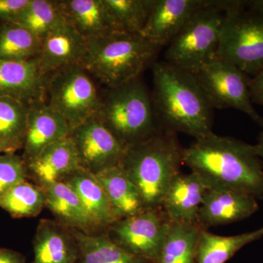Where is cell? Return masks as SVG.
I'll return each instance as SVG.
<instances>
[{
	"label": "cell",
	"mask_w": 263,
	"mask_h": 263,
	"mask_svg": "<svg viewBox=\"0 0 263 263\" xmlns=\"http://www.w3.org/2000/svg\"><path fill=\"white\" fill-rule=\"evenodd\" d=\"M183 162L209 188L263 198V166L254 145L212 132L183 148Z\"/></svg>",
	"instance_id": "6da1fadb"
},
{
	"label": "cell",
	"mask_w": 263,
	"mask_h": 263,
	"mask_svg": "<svg viewBox=\"0 0 263 263\" xmlns=\"http://www.w3.org/2000/svg\"><path fill=\"white\" fill-rule=\"evenodd\" d=\"M152 75V103L161 129L195 139L212 133L213 108L195 75L165 61L154 64Z\"/></svg>",
	"instance_id": "7a4b0ae2"
},
{
	"label": "cell",
	"mask_w": 263,
	"mask_h": 263,
	"mask_svg": "<svg viewBox=\"0 0 263 263\" xmlns=\"http://www.w3.org/2000/svg\"><path fill=\"white\" fill-rule=\"evenodd\" d=\"M183 149L176 133L163 129L126 149L121 164L138 189L145 209L162 206L167 189L181 173Z\"/></svg>",
	"instance_id": "3957f363"
},
{
	"label": "cell",
	"mask_w": 263,
	"mask_h": 263,
	"mask_svg": "<svg viewBox=\"0 0 263 263\" xmlns=\"http://www.w3.org/2000/svg\"><path fill=\"white\" fill-rule=\"evenodd\" d=\"M160 48L141 34L115 32L87 39L80 65L108 89L116 88L139 78Z\"/></svg>",
	"instance_id": "277c9868"
},
{
	"label": "cell",
	"mask_w": 263,
	"mask_h": 263,
	"mask_svg": "<svg viewBox=\"0 0 263 263\" xmlns=\"http://www.w3.org/2000/svg\"><path fill=\"white\" fill-rule=\"evenodd\" d=\"M97 117L126 148L146 141L161 130L152 98L141 78L108 89Z\"/></svg>",
	"instance_id": "5b68a950"
},
{
	"label": "cell",
	"mask_w": 263,
	"mask_h": 263,
	"mask_svg": "<svg viewBox=\"0 0 263 263\" xmlns=\"http://www.w3.org/2000/svg\"><path fill=\"white\" fill-rule=\"evenodd\" d=\"M224 13L202 0V5L168 44L165 62L196 74L216 57Z\"/></svg>",
	"instance_id": "8992f818"
},
{
	"label": "cell",
	"mask_w": 263,
	"mask_h": 263,
	"mask_svg": "<svg viewBox=\"0 0 263 263\" xmlns=\"http://www.w3.org/2000/svg\"><path fill=\"white\" fill-rule=\"evenodd\" d=\"M216 57L247 75L263 67V15L249 12L243 1H230L224 12Z\"/></svg>",
	"instance_id": "52a82bcc"
},
{
	"label": "cell",
	"mask_w": 263,
	"mask_h": 263,
	"mask_svg": "<svg viewBox=\"0 0 263 263\" xmlns=\"http://www.w3.org/2000/svg\"><path fill=\"white\" fill-rule=\"evenodd\" d=\"M46 103L65 118L71 130L97 116L101 105L93 78L80 65L47 76Z\"/></svg>",
	"instance_id": "ba28073f"
},
{
	"label": "cell",
	"mask_w": 263,
	"mask_h": 263,
	"mask_svg": "<svg viewBox=\"0 0 263 263\" xmlns=\"http://www.w3.org/2000/svg\"><path fill=\"white\" fill-rule=\"evenodd\" d=\"M195 76L213 109H237L262 125L263 119L252 105L249 79L236 66L216 57Z\"/></svg>",
	"instance_id": "9c48e42d"
},
{
	"label": "cell",
	"mask_w": 263,
	"mask_h": 263,
	"mask_svg": "<svg viewBox=\"0 0 263 263\" xmlns=\"http://www.w3.org/2000/svg\"><path fill=\"white\" fill-rule=\"evenodd\" d=\"M170 223L162 208L146 209L138 215L119 219L110 228L114 241L127 252L152 263L160 255Z\"/></svg>",
	"instance_id": "30bf717a"
},
{
	"label": "cell",
	"mask_w": 263,
	"mask_h": 263,
	"mask_svg": "<svg viewBox=\"0 0 263 263\" xmlns=\"http://www.w3.org/2000/svg\"><path fill=\"white\" fill-rule=\"evenodd\" d=\"M69 137L81 167L94 174L122 163L127 149L97 116L72 129Z\"/></svg>",
	"instance_id": "8fae6325"
},
{
	"label": "cell",
	"mask_w": 263,
	"mask_h": 263,
	"mask_svg": "<svg viewBox=\"0 0 263 263\" xmlns=\"http://www.w3.org/2000/svg\"><path fill=\"white\" fill-rule=\"evenodd\" d=\"M257 200L235 190L209 188L199 211L197 223L206 229L243 220L258 210Z\"/></svg>",
	"instance_id": "7c38bea8"
},
{
	"label": "cell",
	"mask_w": 263,
	"mask_h": 263,
	"mask_svg": "<svg viewBox=\"0 0 263 263\" xmlns=\"http://www.w3.org/2000/svg\"><path fill=\"white\" fill-rule=\"evenodd\" d=\"M47 76L37 59L25 62L0 60V98L15 99L31 105L46 102Z\"/></svg>",
	"instance_id": "4fadbf2b"
},
{
	"label": "cell",
	"mask_w": 263,
	"mask_h": 263,
	"mask_svg": "<svg viewBox=\"0 0 263 263\" xmlns=\"http://www.w3.org/2000/svg\"><path fill=\"white\" fill-rule=\"evenodd\" d=\"M202 0H155L141 34L159 47L168 46Z\"/></svg>",
	"instance_id": "5bb4252c"
},
{
	"label": "cell",
	"mask_w": 263,
	"mask_h": 263,
	"mask_svg": "<svg viewBox=\"0 0 263 263\" xmlns=\"http://www.w3.org/2000/svg\"><path fill=\"white\" fill-rule=\"evenodd\" d=\"M71 128L65 118L46 102L29 106L22 158L28 160L55 142L70 136Z\"/></svg>",
	"instance_id": "9a60e30c"
},
{
	"label": "cell",
	"mask_w": 263,
	"mask_h": 263,
	"mask_svg": "<svg viewBox=\"0 0 263 263\" xmlns=\"http://www.w3.org/2000/svg\"><path fill=\"white\" fill-rule=\"evenodd\" d=\"M86 42V38L67 23L49 33L41 39L37 58L43 73L47 76L64 67L80 65Z\"/></svg>",
	"instance_id": "2e32d148"
},
{
	"label": "cell",
	"mask_w": 263,
	"mask_h": 263,
	"mask_svg": "<svg viewBox=\"0 0 263 263\" xmlns=\"http://www.w3.org/2000/svg\"><path fill=\"white\" fill-rule=\"evenodd\" d=\"M209 188L195 173H180L167 189L161 208L173 222L197 223L199 211Z\"/></svg>",
	"instance_id": "e0dca14e"
},
{
	"label": "cell",
	"mask_w": 263,
	"mask_h": 263,
	"mask_svg": "<svg viewBox=\"0 0 263 263\" xmlns=\"http://www.w3.org/2000/svg\"><path fill=\"white\" fill-rule=\"evenodd\" d=\"M27 174L41 185L63 181L81 168L77 150L70 137L52 143L33 158L24 160Z\"/></svg>",
	"instance_id": "ac0fdd59"
},
{
	"label": "cell",
	"mask_w": 263,
	"mask_h": 263,
	"mask_svg": "<svg viewBox=\"0 0 263 263\" xmlns=\"http://www.w3.org/2000/svg\"><path fill=\"white\" fill-rule=\"evenodd\" d=\"M57 2L66 23L86 39L124 32L109 13L104 0Z\"/></svg>",
	"instance_id": "d6986e66"
},
{
	"label": "cell",
	"mask_w": 263,
	"mask_h": 263,
	"mask_svg": "<svg viewBox=\"0 0 263 263\" xmlns=\"http://www.w3.org/2000/svg\"><path fill=\"white\" fill-rule=\"evenodd\" d=\"M63 182L79 196L95 226H111L119 220L105 190L94 174L81 167L67 176Z\"/></svg>",
	"instance_id": "ffe728a7"
},
{
	"label": "cell",
	"mask_w": 263,
	"mask_h": 263,
	"mask_svg": "<svg viewBox=\"0 0 263 263\" xmlns=\"http://www.w3.org/2000/svg\"><path fill=\"white\" fill-rule=\"evenodd\" d=\"M32 263H77L79 250L73 235L64 227L43 219L34 236Z\"/></svg>",
	"instance_id": "44dd1931"
},
{
	"label": "cell",
	"mask_w": 263,
	"mask_h": 263,
	"mask_svg": "<svg viewBox=\"0 0 263 263\" xmlns=\"http://www.w3.org/2000/svg\"><path fill=\"white\" fill-rule=\"evenodd\" d=\"M95 175L105 190L118 219L138 215L146 210L138 189L122 164Z\"/></svg>",
	"instance_id": "7402d4cb"
},
{
	"label": "cell",
	"mask_w": 263,
	"mask_h": 263,
	"mask_svg": "<svg viewBox=\"0 0 263 263\" xmlns=\"http://www.w3.org/2000/svg\"><path fill=\"white\" fill-rule=\"evenodd\" d=\"M46 197L45 206L65 226L83 230L95 227L75 192L63 181L41 185Z\"/></svg>",
	"instance_id": "603a6c76"
},
{
	"label": "cell",
	"mask_w": 263,
	"mask_h": 263,
	"mask_svg": "<svg viewBox=\"0 0 263 263\" xmlns=\"http://www.w3.org/2000/svg\"><path fill=\"white\" fill-rule=\"evenodd\" d=\"M204 229L198 223L171 221L155 263H197V246Z\"/></svg>",
	"instance_id": "cb8c5ba5"
},
{
	"label": "cell",
	"mask_w": 263,
	"mask_h": 263,
	"mask_svg": "<svg viewBox=\"0 0 263 263\" xmlns=\"http://www.w3.org/2000/svg\"><path fill=\"white\" fill-rule=\"evenodd\" d=\"M72 235L79 250L77 263H152L129 253L106 235L93 236L78 230Z\"/></svg>",
	"instance_id": "d4e9b609"
},
{
	"label": "cell",
	"mask_w": 263,
	"mask_h": 263,
	"mask_svg": "<svg viewBox=\"0 0 263 263\" xmlns=\"http://www.w3.org/2000/svg\"><path fill=\"white\" fill-rule=\"evenodd\" d=\"M263 236L260 229L233 235L221 236L202 230L197 251V263H226L245 246Z\"/></svg>",
	"instance_id": "484cf974"
},
{
	"label": "cell",
	"mask_w": 263,
	"mask_h": 263,
	"mask_svg": "<svg viewBox=\"0 0 263 263\" xmlns=\"http://www.w3.org/2000/svg\"><path fill=\"white\" fill-rule=\"evenodd\" d=\"M41 39L15 23L0 24V60L25 62L39 56Z\"/></svg>",
	"instance_id": "4316f807"
},
{
	"label": "cell",
	"mask_w": 263,
	"mask_h": 263,
	"mask_svg": "<svg viewBox=\"0 0 263 263\" xmlns=\"http://www.w3.org/2000/svg\"><path fill=\"white\" fill-rule=\"evenodd\" d=\"M45 203L43 189L27 181L15 185L0 196V208L14 218L37 216Z\"/></svg>",
	"instance_id": "83f0119b"
},
{
	"label": "cell",
	"mask_w": 263,
	"mask_h": 263,
	"mask_svg": "<svg viewBox=\"0 0 263 263\" xmlns=\"http://www.w3.org/2000/svg\"><path fill=\"white\" fill-rule=\"evenodd\" d=\"M43 39L49 33L66 24L58 2L55 0H32L23 13L15 20Z\"/></svg>",
	"instance_id": "f1b7e54d"
},
{
	"label": "cell",
	"mask_w": 263,
	"mask_h": 263,
	"mask_svg": "<svg viewBox=\"0 0 263 263\" xmlns=\"http://www.w3.org/2000/svg\"><path fill=\"white\" fill-rule=\"evenodd\" d=\"M29 106L15 99L0 98V140L18 150L23 148Z\"/></svg>",
	"instance_id": "f546056e"
},
{
	"label": "cell",
	"mask_w": 263,
	"mask_h": 263,
	"mask_svg": "<svg viewBox=\"0 0 263 263\" xmlns=\"http://www.w3.org/2000/svg\"><path fill=\"white\" fill-rule=\"evenodd\" d=\"M155 0H104L109 13L122 31L141 34Z\"/></svg>",
	"instance_id": "4dcf8cb0"
},
{
	"label": "cell",
	"mask_w": 263,
	"mask_h": 263,
	"mask_svg": "<svg viewBox=\"0 0 263 263\" xmlns=\"http://www.w3.org/2000/svg\"><path fill=\"white\" fill-rule=\"evenodd\" d=\"M28 177L22 157L15 152L0 154V196Z\"/></svg>",
	"instance_id": "1f68e13d"
},
{
	"label": "cell",
	"mask_w": 263,
	"mask_h": 263,
	"mask_svg": "<svg viewBox=\"0 0 263 263\" xmlns=\"http://www.w3.org/2000/svg\"><path fill=\"white\" fill-rule=\"evenodd\" d=\"M32 0H0V24L14 23Z\"/></svg>",
	"instance_id": "d6a6232c"
},
{
	"label": "cell",
	"mask_w": 263,
	"mask_h": 263,
	"mask_svg": "<svg viewBox=\"0 0 263 263\" xmlns=\"http://www.w3.org/2000/svg\"><path fill=\"white\" fill-rule=\"evenodd\" d=\"M249 91L252 103L263 105V67L249 79Z\"/></svg>",
	"instance_id": "836d02e7"
},
{
	"label": "cell",
	"mask_w": 263,
	"mask_h": 263,
	"mask_svg": "<svg viewBox=\"0 0 263 263\" xmlns=\"http://www.w3.org/2000/svg\"><path fill=\"white\" fill-rule=\"evenodd\" d=\"M26 259L23 254L11 250L0 248V263H25Z\"/></svg>",
	"instance_id": "e575fe53"
},
{
	"label": "cell",
	"mask_w": 263,
	"mask_h": 263,
	"mask_svg": "<svg viewBox=\"0 0 263 263\" xmlns=\"http://www.w3.org/2000/svg\"><path fill=\"white\" fill-rule=\"evenodd\" d=\"M243 7L249 12L263 15V0L243 1Z\"/></svg>",
	"instance_id": "d590c367"
},
{
	"label": "cell",
	"mask_w": 263,
	"mask_h": 263,
	"mask_svg": "<svg viewBox=\"0 0 263 263\" xmlns=\"http://www.w3.org/2000/svg\"><path fill=\"white\" fill-rule=\"evenodd\" d=\"M261 127H262V130L261 131L260 134L259 135L257 143L254 145V148L256 154H257L259 158H263V124Z\"/></svg>",
	"instance_id": "8d00e7d4"
},
{
	"label": "cell",
	"mask_w": 263,
	"mask_h": 263,
	"mask_svg": "<svg viewBox=\"0 0 263 263\" xmlns=\"http://www.w3.org/2000/svg\"><path fill=\"white\" fill-rule=\"evenodd\" d=\"M18 148L13 145L0 140V154L7 153V152H15Z\"/></svg>",
	"instance_id": "74e56055"
}]
</instances>
